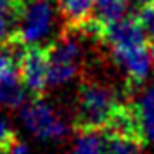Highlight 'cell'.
I'll return each mask as SVG.
<instances>
[{
  "label": "cell",
  "mask_w": 154,
  "mask_h": 154,
  "mask_svg": "<svg viewBox=\"0 0 154 154\" xmlns=\"http://www.w3.org/2000/svg\"><path fill=\"white\" fill-rule=\"evenodd\" d=\"M99 38L111 50L114 64L123 71L132 87L146 83L154 69V49L149 38L142 31L137 17H123L104 26L99 31Z\"/></svg>",
  "instance_id": "1"
},
{
  "label": "cell",
  "mask_w": 154,
  "mask_h": 154,
  "mask_svg": "<svg viewBox=\"0 0 154 154\" xmlns=\"http://www.w3.org/2000/svg\"><path fill=\"white\" fill-rule=\"evenodd\" d=\"M125 104L112 87L87 82L78 88L73 126L76 132H104Z\"/></svg>",
  "instance_id": "2"
},
{
  "label": "cell",
  "mask_w": 154,
  "mask_h": 154,
  "mask_svg": "<svg viewBox=\"0 0 154 154\" xmlns=\"http://www.w3.org/2000/svg\"><path fill=\"white\" fill-rule=\"evenodd\" d=\"M57 9L50 0H24L17 17L16 36L26 47H47L56 31Z\"/></svg>",
  "instance_id": "3"
},
{
  "label": "cell",
  "mask_w": 154,
  "mask_h": 154,
  "mask_svg": "<svg viewBox=\"0 0 154 154\" xmlns=\"http://www.w3.org/2000/svg\"><path fill=\"white\" fill-rule=\"evenodd\" d=\"M21 121L33 137L40 140H61L69 128L49 100L35 97L21 106Z\"/></svg>",
  "instance_id": "4"
},
{
  "label": "cell",
  "mask_w": 154,
  "mask_h": 154,
  "mask_svg": "<svg viewBox=\"0 0 154 154\" xmlns=\"http://www.w3.org/2000/svg\"><path fill=\"white\" fill-rule=\"evenodd\" d=\"M47 49H49V85L59 87L69 83L78 75L82 63V45L75 33H66L56 38L47 45Z\"/></svg>",
  "instance_id": "5"
},
{
  "label": "cell",
  "mask_w": 154,
  "mask_h": 154,
  "mask_svg": "<svg viewBox=\"0 0 154 154\" xmlns=\"http://www.w3.org/2000/svg\"><path fill=\"white\" fill-rule=\"evenodd\" d=\"M21 83L24 90L40 97L49 85V49L28 47L21 59Z\"/></svg>",
  "instance_id": "6"
},
{
  "label": "cell",
  "mask_w": 154,
  "mask_h": 154,
  "mask_svg": "<svg viewBox=\"0 0 154 154\" xmlns=\"http://www.w3.org/2000/svg\"><path fill=\"white\" fill-rule=\"evenodd\" d=\"M130 106L137 121L140 140L154 144V88L142 90Z\"/></svg>",
  "instance_id": "7"
},
{
  "label": "cell",
  "mask_w": 154,
  "mask_h": 154,
  "mask_svg": "<svg viewBox=\"0 0 154 154\" xmlns=\"http://www.w3.org/2000/svg\"><path fill=\"white\" fill-rule=\"evenodd\" d=\"M128 0H94V17L82 31H92L99 35V31L112 23L126 17Z\"/></svg>",
  "instance_id": "8"
},
{
  "label": "cell",
  "mask_w": 154,
  "mask_h": 154,
  "mask_svg": "<svg viewBox=\"0 0 154 154\" xmlns=\"http://www.w3.org/2000/svg\"><path fill=\"white\" fill-rule=\"evenodd\" d=\"M57 9L71 29H82L94 17V0H57Z\"/></svg>",
  "instance_id": "9"
},
{
  "label": "cell",
  "mask_w": 154,
  "mask_h": 154,
  "mask_svg": "<svg viewBox=\"0 0 154 154\" xmlns=\"http://www.w3.org/2000/svg\"><path fill=\"white\" fill-rule=\"evenodd\" d=\"M142 142L116 132H104V154H140Z\"/></svg>",
  "instance_id": "10"
},
{
  "label": "cell",
  "mask_w": 154,
  "mask_h": 154,
  "mask_svg": "<svg viewBox=\"0 0 154 154\" xmlns=\"http://www.w3.org/2000/svg\"><path fill=\"white\" fill-rule=\"evenodd\" d=\"M71 154H104V132H76Z\"/></svg>",
  "instance_id": "11"
},
{
  "label": "cell",
  "mask_w": 154,
  "mask_h": 154,
  "mask_svg": "<svg viewBox=\"0 0 154 154\" xmlns=\"http://www.w3.org/2000/svg\"><path fill=\"white\" fill-rule=\"evenodd\" d=\"M135 17L139 21L142 31L146 33V36L151 42H154V4L140 7Z\"/></svg>",
  "instance_id": "12"
},
{
  "label": "cell",
  "mask_w": 154,
  "mask_h": 154,
  "mask_svg": "<svg viewBox=\"0 0 154 154\" xmlns=\"http://www.w3.org/2000/svg\"><path fill=\"white\" fill-rule=\"evenodd\" d=\"M16 139H17V137H16V133L11 130V126L7 125V121L0 118V147H2V149H9L11 144H12Z\"/></svg>",
  "instance_id": "13"
},
{
  "label": "cell",
  "mask_w": 154,
  "mask_h": 154,
  "mask_svg": "<svg viewBox=\"0 0 154 154\" xmlns=\"http://www.w3.org/2000/svg\"><path fill=\"white\" fill-rule=\"evenodd\" d=\"M16 21H11V19H4L0 17V47L5 45V43L11 40V36L16 33V29L12 28Z\"/></svg>",
  "instance_id": "14"
},
{
  "label": "cell",
  "mask_w": 154,
  "mask_h": 154,
  "mask_svg": "<svg viewBox=\"0 0 154 154\" xmlns=\"http://www.w3.org/2000/svg\"><path fill=\"white\" fill-rule=\"evenodd\" d=\"M7 154H31V151H29V146L26 144V142H23V140L16 139L14 142L11 144Z\"/></svg>",
  "instance_id": "15"
},
{
  "label": "cell",
  "mask_w": 154,
  "mask_h": 154,
  "mask_svg": "<svg viewBox=\"0 0 154 154\" xmlns=\"http://www.w3.org/2000/svg\"><path fill=\"white\" fill-rule=\"evenodd\" d=\"M130 2H133V4H137V5H140V7H144V5H151V4H154V0H130Z\"/></svg>",
  "instance_id": "16"
},
{
  "label": "cell",
  "mask_w": 154,
  "mask_h": 154,
  "mask_svg": "<svg viewBox=\"0 0 154 154\" xmlns=\"http://www.w3.org/2000/svg\"><path fill=\"white\" fill-rule=\"evenodd\" d=\"M9 152V149H2V147H0V154H7Z\"/></svg>",
  "instance_id": "17"
}]
</instances>
